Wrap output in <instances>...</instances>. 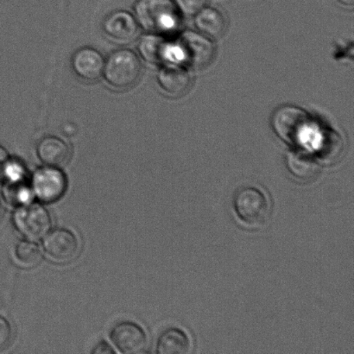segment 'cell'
<instances>
[{"label": "cell", "instance_id": "17", "mask_svg": "<svg viewBox=\"0 0 354 354\" xmlns=\"http://www.w3.org/2000/svg\"><path fill=\"white\" fill-rule=\"evenodd\" d=\"M315 151L322 161L333 162L341 157L344 151V142L335 131L322 130L317 135Z\"/></svg>", "mask_w": 354, "mask_h": 354}, {"label": "cell", "instance_id": "2", "mask_svg": "<svg viewBox=\"0 0 354 354\" xmlns=\"http://www.w3.org/2000/svg\"><path fill=\"white\" fill-rule=\"evenodd\" d=\"M272 127L274 133L284 143L298 147L304 144L310 134L311 120L308 113L299 107L284 106L273 113Z\"/></svg>", "mask_w": 354, "mask_h": 354}, {"label": "cell", "instance_id": "6", "mask_svg": "<svg viewBox=\"0 0 354 354\" xmlns=\"http://www.w3.org/2000/svg\"><path fill=\"white\" fill-rule=\"evenodd\" d=\"M176 48L183 64L194 69L207 67L214 58V44L203 34L186 31L180 35Z\"/></svg>", "mask_w": 354, "mask_h": 354}, {"label": "cell", "instance_id": "11", "mask_svg": "<svg viewBox=\"0 0 354 354\" xmlns=\"http://www.w3.org/2000/svg\"><path fill=\"white\" fill-rule=\"evenodd\" d=\"M103 30L113 39L127 43L136 37L138 24L135 17L130 12L117 10L106 17Z\"/></svg>", "mask_w": 354, "mask_h": 354}, {"label": "cell", "instance_id": "12", "mask_svg": "<svg viewBox=\"0 0 354 354\" xmlns=\"http://www.w3.org/2000/svg\"><path fill=\"white\" fill-rule=\"evenodd\" d=\"M161 88L172 96H180L190 86V76L185 68L176 64H167L158 74Z\"/></svg>", "mask_w": 354, "mask_h": 354}, {"label": "cell", "instance_id": "5", "mask_svg": "<svg viewBox=\"0 0 354 354\" xmlns=\"http://www.w3.org/2000/svg\"><path fill=\"white\" fill-rule=\"evenodd\" d=\"M12 220L17 232L33 241L44 238L52 225L50 213L38 203H29L17 207Z\"/></svg>", "mask_w": 354, "mask_h": 354}, {"label": "cell", "instance_id": "4", "mask_svg": "<svg viewBox=\"0 0 354 354\" xmlns=\"http://www.w3.org/2000/svg\"><path fill=\"white\" fill-rule=\"evenodd\" d=\"M234 206L239 220L249 227H262L269 220L268 200L256 187H246L239 189L234 196Z\"/></svg>", "mask_w": 354, "mask_h": 354}, {"label": "cell", "instance_id": "9", "mask_svg": "<svg viewBox=\"0 0 354 354\" xmlns=\"http://www.w3.org/2000/svg\"><path fill=\"white\" fill-rule=\"evenodd\" d=\"M110 338L121 353H145L147 346V336L143 328L131 322H123L114 326Z\"/></svg>", "mask_w": 354, "mask_h": 354}, {"label": "cell", "instance_id": "18", "mask_svg": "<svg viewBox=\"0 0 354 354\" xmlns=\"http://www.w3.org/2000/svg\"><path fill=\"white\" fill-rule=\"evenodd\" d=\"M2 194L6 203L13 207H19L30 203L32 190L26 183V176L6 177Z\"/></svg>", "mask_w": 354, "mask_h": 354}, {"label": "cell", "instance_id": "15", "mask_svg": "<svg viewBox=\"0 0 354 354\" xmlns=\"http://www.w3.org/2000/svg\"><path fill=\"white\" fill-rule=\"evenodd\" d=\"M138 52L145 62L151 64H165L171 57L172 50L162 35L149 33L141 38Z\"/></svg>", "mask_w": 354, "mask_h": 354}, {"label": "cell", "instance_id": "3", "mask_svg": "<svg viewBox=\"0 0 354 354\" xmlns=\"http://www.w3.org/2000/svg\"><path fill=\"white\" fill-rule=\"evenodd\" d=\"M103 75L106 82L113 88H129L140 78V59L133 51L127 48L114 51L105 61Z\"/></svg>", "mask_w": 354, "mask_h": 354}, {"label": "cell", "instance_id": "22", "mask_svg": "<svg viewBox=\"0 0 354 354\" xmlns=\"http://www.w3.org/2000/svg\"><path fill=\"white\" fill-rule=\"evenodd\" d=\"M12 330L9 322L0 315V351L10 344Z\"/></svg>", "mask_w": 354, "mask_h": 354}, {"label": "cell", "instance_id": "25", "mask_svg": "<svg viewBox=\"0 0 354 354\" xmlns=\"http://www.w3.org/2000/svg\"><path fill=\"white\" fill-rule=\"evenodd\" d=\"M343 5L352 6L354 5V0H339Z\"/></svg>", "mask_w": 354, "mask_h": 354}, {"label": "cell", "instance_id": "20", "mask_svg": "<svg viewBox=\"0 0 354 354\" xmlns=\"http://www.w3.org/2000/svg\"><path fill=\"white\" fill-rule=\"evenodd\" d=\"M14 255L19 265L24 267H33L39 263L41 252L39 246L33 241H20L14 250Z\"/></svg>", "mask_w": 354, "mask_h": 354}, {"label": "cell", "instance_id": "7", "mask_svg": "<svg viewBox=\"0 0 354 354\" xmlns=\"http://www.w3.org/2000/svg\"><path fill=\"white\" fill-rule=\"evenodd\" d=\"M31 190L38 200L45 203L60 200L67 190V177L57 167H44L34 172Z\"/></svg>", "mask_w": 354, "mask_h": 354}, {"label": "cell", "instance_id": "8", "mask_svg": "<svg viewBox=\"0 0 354 354\" xmlns=\"http://www.w3.org/2000/svg\"><path fill=\"white\" fill-rule=\"evenodd\" d=\"M44 251L55 263H66L75 259L79 252L76 236L68 229L58 228L48 232L44 241Z\"/></svg>", "mask_w": 354, "mask_h": 354}, {"label": "cell", "instance_id": "19", "mask_svg": "<svg viewBox=\"0 0 354 354\" xmlns=\"http://www.w3.org/2000/svg\"><path fill=\"white\" fill-rule=\"evenodd\" d=\"M192 343L189 336L178 328L165 331L158 339V354H187L191 352Z\"/></svg>", "mask_w": 354, "mask_h": 354}, {"label": "cell", "instance_id": "14", "mask_svg": "<svg viewBox=\"0 0 354 354\" xmlns=\"http://www.w3.org/2000/svg\"><path fill=\"white\" fill-rule=\"evenodd\" d=\"M37 154L41 162L50 167H61L68 161L71 149L61 138L45 137L37 147Z\"/></svg>", "mask_w": 354, "mask_h": 354}, {"label": "cell", "instance_id": "23", "mask_svg": "<svg viewBox=\"0 0 354 354\" xmlns=\"http://www.w3.org/2000/svg\"><path fill=\"white\" fill-rule=\"evenodd\" d=\"M10 161L8 152L0 145V180H3L6 171L7 165Z\"/></svg>", "mask_w": 354, "mask_h": 354}, {"label": "cell", "instance_id": "1", "mask_svg": "<svg viewBox=\"0 0 354 354\" xmlns=\"http://www.w3.org/2000/svg\"><path fill=\"white\" fill-rule=\"evenodd\" d=\"M134 17L142 29L162 36L179 26V10L173 0H137Z\"/></svg>", "mask_w": 354, "mask_h": 354}, {"label": "cell", "instance_id": "26", "mask_svg": "<svg viewBox=\"0 0 354 354\" xmlns=\"http://www.w3.org/2000/svg\"><path fill=\"white\" fill-rule=\"evenodd\" d=\"M2 211H3V207H2L1 201H0V220H1V218H2Z\"/></svg>", "mask_w": 354, "mask_h": 354}, {"label": "cell", "instance_id": "24", "mask_svg": "<svg viewBox=\"0 0 354 354\" xmlns=\"http://www.w3.org/2000/svg\"><path fill=\"white\" fill-rule=\"evenodd\" d=\"M115 351L107 344L106 342H100L95 346L93 349L92 353L95 354H106V353H114Z\"/></svg>", "mask_w": 354, "mask_h": 354}, {"label": "cell", "instance_id": "21", "mask_svg": "<svg viewBox=\"0 0 354 354\" xmlns=\"http://www.w3.org/2000/svg\"><path fill=\"white\" fill-rule=\"evenodd\" d=\"M177 8L187 15H196L207 5V0H173Z\"/></svg>", "mask_w": 354, "mask_h": 354}, {"label": "cell", "instance_id": "10", "mask_svg": "<svg viewBox=\"0 0 354 354\" xmlns=\"http://www.w3.org/2000/svg\"><path fill=\"white\" fill-rule=\"evenodd\" d=\"M71 66L78 77L93 82L103 75L105 60L95 48L85 47L80 48L73 55Z\"/></svg>", "mask_w": 354, "mask_h": 354}, {"label": "cell", "instance_id": "13", "mask_svg": "<svg viewBox=\"0 0 354 354\" xmlns=\"http://www.w3.org/2000/svg\"><path fill=\"white\" fill-rule=\"evenodd\" d=\"M286 165L291 174L300 180H310L318 175L320 167L315 155L304 149L297 148L287 155Z\"/></svg>", "mask_w": 354, "mask_h": 354}, {"label": "cell", "instance_id": "16", "mask_svg": "<svg viewBox=\"0 0 354 354\" xmlns=\"http://www.w3.org/2000/svg\"><path fill=\"white\" fill-rule=\"evenodd\" d=\"M196 26L207 37H222L227 29V23L220 10L205 6L196 13Z\"/></svg>", "mask_w": 354, "mask_h": 354}]
</instances>
